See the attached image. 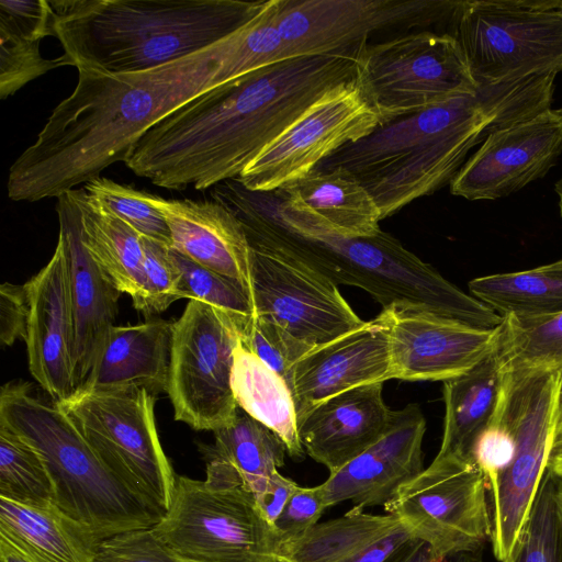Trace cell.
<instances>
[{"instance_id":"1","label":"cell","mask_w":562,"mask_h":562,"mask_svg":"<svg viewBox=\"0 0 562 562\" xmlns=\"http://www.w3.org/2000/svg\"><path fill=\"white\" fill-rule=\"evenodd\" d=\"M289 59L271 11L214 45L136 72L77 68L74 91L9 169L8 196L37 202L127 159L160 120L199 95Z\"/></svg>"},{"instance_id":"2","label":"cell","mask_w":562,"mask_h":562,"mask_svg":"<svg viewBox=\"0 0 562 562\" xmlns=\"http://www.w3.org/2000/svg\"><path fill=\"white\" fill-rule=\"evenodd\" d=\"M363 46L289 58L203 93L150 127L124 164L169 190L236 179L311 104L358 76Z\"/></svg>"},{"instance_id":"3","label":"cell","mask_w":562,"mask_h":562,"mask_svg":"<svg viewBox=\"0 0 562 562\" xmlns=\"http://www.w3.org/2000/svg\"><path fill=\"white\" fill-rule=\"evenodd\" d=\"M555 76L479 83L474 93L380 124L316 168L356 179L383 220L450 182L469 150L494 132L550 109Z\"/></svg>"},{"instance_id":"4","label":"cell","mask_w":562,"mask_h":562,"mask_svg":"<svg viewBox=\"0 0 562 562\" xmlns=\"http://www.w3.org/2000/svg\"><path fill=\"white\" fill-rule=\"evenodd\" d=\"M214 199L336 285L366 291L383 310L428 312L484 330L503 322L502 315L449 282L381 228L369 236H342L281 220L237 181L222 184Z\"/></svg>"},{"instance_id":"5","label":"cell","mask_w":562,"mask_h":562,"mask_svg":"<svg viewBox=\"0 0 562 562\" xmlns=\"http://www.w3.org/2000/svg\"><path fill=\"white\" fill-rule=\"evenodd\" d=\"M269 2L53 0L52 36L76 68L136 72L223 41L255 20Z\"/></svg>"},{"instance_id":"6","label":"cell","mask_w":562,"mask_h":562,"mask_svg":"<svg viewBox=\"0 0 562 562\" xmlns=\"http://www.w3.org/2000/svg\"><path fill=\"white\" fill-rule=\"evenodd\" d=\"M0 424L41 454L54 485L55 506L99 539L151 528L165 515L122 483L59 405L36 395L29 383L1 387Z\"/></svg>"},{"instance_id":"7","label":"cell","mask_w":562,"mask_h":562,"mask_svg":"<svg viewBox=\"0 0 562 562\" xmlns=\"http://www.w3.org/2000/svg\"><path fill=\"white\" fill-rule=\"evenodd\" d=\"M56 403L102 463L132 492L165 514L177 475L160 445L155 396L139 387L79 389Z\"/></svg>"},{"instance_id":"8","label":"cell","mask_w":562,"mask_h":562,"mask_svg":"<svg viewBox=\"0 0 562 562\" xmlns=\"http://www.w3.org/2000/svg\"><path fill=\"white\" fill-rule=\"evenodd\" d=\"M559 0H458L449 21L477 83L562 71Z\"/></svg>"},{"instance_id":"9","label":"cell","mask_w":562,"mask_h":562,"mask_svg":"<svg viewBox=\"0 0 562 562\" xmlns=\"http://www.w3.org/2000/svg\"><path fill=\"white\" fill-rule=\"evenodd\" d=\"M562 370L528 369L505 373L495 419L512 435L515 449L507 468L488 491L493 553L503 561L533 502L547 468L560 408Z\"/></svg>"},{"instance_id":"10","label":"cell","mask_w":562,"mask_h":562,"mask_svg":"<svg viewBox=\"0 0 562 562\" xmlns=\"http://www.w3.org/2000/svg\"><path fill=\"white\" fill-rule=\"evenodd\" d=\"M181 562H280V540L255 495L177 475L169 508L153 527Z\"/></svg>"},{"instance_id":"11","label":"cell","mask_w":562,"mask_h":562,"mask_svg":"<svg viewBox=\"0 0 562 562\" xmlns=\"http://www.w3.org/2000/svg\"><path fill=\"white\" fill-rule=\"evenodd\" d=\"M357 68L381 124L479 88L460 44L449 33L420 31L366 44Z\"/></svg>"},{"instance_id":"12","label":"cell","mask_w":562,"mask_h":562,"mask_svg":"<svg viewBox=\"0 0 562 562\" xmlns=\"http://www.w3.org/2000/svg\"><path fill=\"white\" fill-rule=\"evenodd\" d=\"M437 559L481 553L493 535L487 483L472 461L438 457L384 506Z\"/></svg>"},{"instance_id":"13","label":"cell","mask_w":562,"mask_h":562,"mask_svg":"<svg viewBox=\"0 0 562 562\" xmlns=\"http://www.w3.org/2000/svg\"><path fill=\"white\" fill-rule=\"evenodd\" d=\"M241 225L251 248V303L257 316L313 348L366 323L334 282L262 231Z\"/></svg>"},{"instance_id":"14","label":"cell","mask_w":562,"mask_h":562,"mask_svg":"<svg viewBox=\"0 0 562 562\" xmlns=\"http://www.w3.org/2000/svg\"><path fill=\"white\" fill-rule=\"evenodd\" d=\"M238 331L228 316L190 300L173 322L167 393L175 419L213 432L231 425L238 405L232 386Z\"/></svg>"},{"instance_id":"15","label":"cell","mask_w":562,"mask_h":562,"mask_svg":"<svg viewBox=\"0 0 562 562\" xmlns=\"http://www.w3.org/2000/svg\"><path fill=\"white\" fill-rule=\"evenodd\" d=\"M381 124L358 76L324 93L236 178L248 191L270 193L314 170L341 147Z\"/></svg>"},{"instance_id":"16","label":"cell","mask_w":562,"mask_h":562,"mask_svg":"<svg viewBox=\"0 0 562 562\" xmlns=\"http://www.w3.org/2000/svg\"><path fill=\"white\" fill-rule=\"evenodd\" d=\"M458 0H278L274 24L289 58L336 54L393 26L451 19Z\"/></svg>"},{"instance_id":"17","label":"cell","mask_w":562,"mask_h":562,"mask_svg":"<svg viewBox=\"0 0 562 562\" xmlns=\"http://www.w3.org/2000/svg\"><path fill=\"white\" fill-rule=\"evenodd\" d=\"M562 154V109H548L491 134L450 181L453 195L507 196L542 178Z\"/></svg>"},{"instance_id":"18","label":"cell","mask_w":562,"mask_h":562,"mask_svg":"<svg viewBox=\"0 0 562 562\" xmlns=\"http://www.w3.org/2000/svg\"><path fill=\"white\" fill-rule=\"evenodd\" d=\"M57 199L60 248L72 316V376L77 391L94 368L117 315L121 292L110 282L82 241L78 189Z\"/></svg>"},{"instance_id":"19","label":"cell","mask_w":562,"mask_h":562,"mask_svg":"<svg viewBox=\"0 0 562 562\" xmlns=\"http://www.w3.org/2000/svg\"><path fill=\"white\" fill-rule=\"evenodd\" d=\"M498 327L477 329L428 312L392 308L391 376L442 382L458 376L495 349Z\"/></svg>"},{"instance_id":"20","label":"cell","mask_w":562,"mask_h":562,"mask_svg":"<svg viewBox=\"0 0 562 562\" xmlns=\"http://www.w3.org/2000/svg\"><path fill=\"white\" fill-rule=\"evenodd\" d=\"M391 310L321 346L293 367L290 389L297 419L334 395L392 379L390 360Z\"/></svg>"},{"instance_id":"21","label":"cell","mask_w":562,"mask_h":562,"mask_svg":"<svg viewBox=\"0 0 562 562\" xmlns=\"http://www.w3.org/2000/svg\"><path fill=\"white\" fill-rule=\"evenodd\" d=\"M426 419L418 404L393 411L386 431L363 452L330 473L321 484L328 507L384 506L423 470Z\"/></svg>"},{"instance_id":"22","label":"cell","mask_w":562,"mask_h":562,"mask_svg":"<svg viewBox=\"0 0 562 562\" xmlns=\"http://www.w3.org/2000/svg\"><path fill=\"white\" fill-rule=\"evenodd\" d=\"M30 300L26 333L29 369L55 402L75 392L72 376L74 327L65 263L60 248L25 283Z\"/></svg>"},{"instance_id":"23","label":"cell","mask_w":562,"mask_h":562,"mask_svg":"<svg viewBox=\"0 0 562 562\" xmlns=\"http://www.w3.org/2000/svg\"><path fill=\"white\" fill-rule=\"evenodd\" d=\"M383 383L350 389L324 400L301 418V443L312 459L334 473L386 431L393 411L382 395Z\"/></svg>"},{"instance_id":"24","label":"cell","mask_w":562,"mask_h":562,"mask_svg":"<svg viewBox=\"0 0 562 562\" xmlns=\"http://www.w3.org/2000/svg\"><path fill=\"white\" fill-rule=\"evenodd\" d=\"M170 229L172 248L243 286L251 300V248L235 214L216 201L149 195Z\"/></svg>"},{"instance_id":"25","label":"cell","mask_w":562,"mask_h":562,"mask_svg":"<svg viewBox=\"0 0 562 562\" xmlns=\"http://www.w3.org/2000/svg\"><path fill=\"white\" fill-rule=\"evenodd\" d=\"M281 220L313 225L342 236H369L380 229L381 212L369 192L340 170L315 168L274 191Z\"/></svg>"},{"instance_id":"26","label":"cell","mask_w":562,"mask_h":562,"mask_svg":"<svg viewBox=\"0 0 562 562\" xmlns=\"http://www.w3.org/2000/svg\"><path fill=\"white\" fill-rule=\"evenodd\" d=\"M172 331L173 323L164 319L114 325L80 389L139 387L154 396L167 392Z\"/></svg>"},{"instance_id":"27","label":"cell","mask_w":562,"mask_h":562,"mask_svg":"<svg viewBox=\"0 0 562 562\" xmlns=\"http://www.w3.org/2000/svg\"><path fill=\"white\" fill-rule=\"evenodd\" d=\"M214 438L212 446H201V452L204 481L215 488L241 486L258 497L288 454L282 440L240 407L235 420L214 431Z\"/></svg>"},{"instance_id":"28","label":"cell","mask_w":562,"mask_h":562,"mask_svg":"<svg viewBox=\"0 0 562 562\" xmlns=\"http://www.w3.org/2000/svg\"><path fill=\"white\" fill-rule=\"evenodd\" d=\"M505 373L494 349L469 371L443 381L446 414L438 457L456 456L473 462L477 440L497 415Z\"/></svg>"},{"instance_id":"29","label":"cell","mask_w":562,"mask_h":562,"mask_svg":"<svg viewBox=\"0 0 562 562\" xmlns=\"http://www.w3.org/2000/svg\"><path fill=\"white\" fill-rule=\"evenodd\" d=\"M0 539L33 562H93L99 539L55 505L34 507L0 497Z\"/></svg>"},{"instance_id":"30","label":"cell","mask_w":562,"mask_h":562,"mask_svg":"<svg viewBox=\"0 0 562 562\" xmlns=\"http://www.w3.org/2000/svg\"><path fill=\"white\" fill-rule=\"evenodd\" d=\"M52 36L48 0L0 1V97H12L29 82L58 67L71 66L63 54L44 58L40 43Z\"/></svg>"},{"instance_id":"31","label":"cell","mask_w":562,"mask_h":562,"mask_svg":"<svg viewBox=\"0 0 562 562\" xmlns=\"http://www.w3.org/2000/svg\"><path fill=\"white\" fill-rule=\"evenodd\" d=\"M232 386L238 407L273 431L284 443L291 459H304L305 450L299 436L291 389L240 339L234 352Z\"/></svg>"},{"instance_id":"32","label":"cell","mask_w":562,"mask_h":562,"mask_svg":"<svg viewBox=\"0 0 562 562\" xmlns=\"http://www.w3.org/2000/svg\"><path fill=\"white\" fill-rule=\"evenodd\" d=\"M82 241L110 282L135 306L144 285L142 235L110 213L83 188L78 189Z\"/></svg>"},{"instance_id":"33","label":"cell","mask_w":562,"mask_h":562,"mask_svg":"<svg viewBox=\"0 0 562 562\" xmlns=\"http://www.w3.org/2000/svg\"><path fill=\"white\" fill-rule=\"evenodd\" d=\"M392 514L373 515L353 506L341 517L314 525L280 544V562H346L401 525Z\"/></svg>"},{"instance_id":"34","label":"cell","mask_w":562,"mask_h":562,"mask_svg":"<svg viewBox=\"0 0 562 562\" xmlns=\"http://www.w3.org/2000/svg\"><path fill=\"white\" fill-rule=\"evenodd\" d=\"M470 294L502 316L562 312V259L529 270L475 278Z\"/></svg>"},{"instance_id":"35","label":"cell","mask_w":562,"mask_h":562,"mask_svg":"<svg viewBox=\"0 0 562 562\" xmlns=\"http://www.w3.org/2000/svg\"><path fill=\"white\" fill-rule=\"evenodd\" d=\"M496 352L505 372L562 370V312L536 316H503Z\"/></svg>"},{"instance_id":"36","label":"cell","mask_w":562,"mask_h":562,"mask_svg":"<svg viewBox=\"0 0 562 562\" xmlns=\"http://www.w3.org/2000/svg\"><path fill=\"white\" fill-rule=\"evenodd\" d=\"M502 562H562V479L547 469L528 515Z\"/></svg>"},{"instance_id":"37","label":"cell","mask_w":562,"mask_h":562,"mask_svg":"<svg viewBox=\"0 0 562 562\" xmlns=\"http://www.w3.org/2000/svg\"><path fill=\"white\" fill-rule=\"evenodd\" d=\"M0 497L34 507L55 505L54 485L43 458L29 442L2 424Z\"/></svg>"},{"instance_id":"38","label":"cell","mask_w":562,"mask_h":562,"mask_svg":"<svg viewBox=\"0 0 562 562\" xmlns=\"http://www.w3.org/2000/svg\"><path fill=\"white\" fill-rule=\"evenodd\" d=\"M169 255L181 273L183 299L206 303L231 318L239 338L255 317V310L247 292L236 281L192 261L175 248Z\"/></svg>"},{"instance_id":"39","label":"cell","mask_w":562,"mask_h":562,"mask_svg":"<svg viewBox=\"0 0 562 562\" xmlns=\"http://www.w3.org/2000/svg\"><path fill=\"white\" fill-rule=\"evenodd\" d=\"M110 213L120 217L142 236L172 247L168 224L162 213L149 201L150 193L99 177L82 187Z\"/></svg>"},{"instance_id":"40","label":"cell","mask_w":562,"mask_h":562,"mask_svg":"<svg viewBox=\"0 0 562 562\" xmlns=\"http://www.w3.org/2000/svg\"><path fill=\"white\" fill-rule=\"evenodd\" d=\"M144 249V285L140 301L134 306L144 316L167 310L183 299L181 273L169 255L168 246L142 236Z\"/></svg>"},{"instance_id":"41","label":"cell","mask_w":562,"mask_h":562,"mask_svg":"<svg viewBox=\"0 0 562 562\" xmlns=\"http://www.w3.org/2000/svg\"><path fill=\"white\" fill-rule=\"evenodd\" d=\"M239 339L249 351L282 376L289 387L294 364L314 349L277 323L257 315Z\"/></svg>"},{"instance_id":"42","label":"cell","mask_w":562,"mask_h":562,"mask_svg":"<svg viewBox=\"0 0 562 562\" xmlns=\"http://www.w3.org/2000/svg\"><path fill=\"white\" fill-rule=\"evenodd\" d=\"M93 562H181L151 528L115 533L99 541Z\"/></svg>"},{"instance_id":"43","label":"cell","mask_w":562,"mask_h":562,"mask_svg":"<svg viewBox=\"0 0 562 562\" xmlns=\"http://www.w3.org/2000/svg\"><path fill=\"white\" fill-rule=\"evenodd\" d=\"M327 508L321 484L300 486L273 524L280 544L300 537L316 525Z\"/></svg>"},{"instance_id":"44","label":"cell","mask_w":562,"mask_h":562,"mask_svg":"<svg viewBox=\"0 0 562 562\" xmlns=\"http://www.w3.org/2000/svg\"><path fill=\"white\" fill-rule=\"evenodd\" d=\"M514 449L515 445L512 435L496 419L477 440L472 459L483 472L488 491L495 485L499 474L509 464L514 456Z\"/></svg>"},{"instance_id":"45","label":"cell","mask_w":562,"mask_h":562,"mask_svg":"<svg viewBox=\"0 0 562 562\" xmlns=\"http://www.w3.org/2000/svg\"><path fill=\"white\" fill-rule=\"evenodd\" d=\"M30 314L29 292L25 284L4 282L0 286V341L12 346L26 338Z\"/></svg>"},{"instance_id":"46","label":"cell","mask_w":562,"mask_h":562,"mask_svg":"<svg viewBox=\"0 0 562 562\" xmlns=\"http://www.w3.org/2000/svg\"><path fill=\"white\" fill-rule=\"evenodd\" d=\"M299 487L296 482L277 471L263 493L256 497L262 515L272 526Z\"/></svg>"},{"instance_id":"47","label":"cell","mask_w":562,"mask_h":562,"mask_svg":"<svg viewBox=\"0 0 562 562\" xmlns=\"http://www.w3.org/2000/svg\"><path fill=\"white\" fill-rule=\"evenodd\" d=\"M414 538L412 531L401 524L346 562H386L400 548Z\"/></svg>"},{"instance_id":"48","label":"cell","mask_w":562,"mask_h":562,"mask_svg":"<svg viewBox=\"0 0 562 562\" xmlns=\"http://www.w3.org/2000/svg\"><path fill=\"white\" fill-rule=\"evenodd\" d=\"M386 562H483V560L481 553H459L437 559L426 542L414 538L400 548Z\"/></svg>"},{"instance_id":"49","label":"cell","mask_w":562,"mask_h":562,"mask_svg":"<svg viewBox=\"0 0 562 562\" xmlns=\"http://www.w3.org/2000/svg\"><path fill=\"white\" fill-rule=\"evenodd\" d=\"M547 470L562 479V411L559 408L555 425L551 436Z\"/></svg>"},{"instance_id":"50","label":"cell","mask_w":562,"mask_h":562,"mask_svg":"<svg viewBox=\"0 0 562 562\" xmlns=\"http://www.w3.org/2000/svg\"><path fill=\"white\" fill-rule=\"evenodd\" d=\"M1 562H33L27 555L4 539H0Z\"/></svg>"},{"instance_id":"51","label":"cell","mask_w":562,"mask_h":562,"mask_svg":"<svg viewBox=\"0 0 562 562\" xmlns=\"http://www.w3.org/2000/svg\"><path fill=\"white\" fill-rule=\"evenodd\" d=\"M554 190L559 198V209L562 216V177L555 182Z\"/></svg>"},{"instance_id":"52","label":"cell","mask_w":562,"mask_h":562,"mask_svg":"<svg viewBox=\"0 0 562 562\" xmlns=\"http://www.w3.org/2000/svg\"><path fill=\"white\" fill-rule=\"evenodd\" d=\"M560 408L562 411V379H561V389H560Z\"/></svg>"},{"instance_id":"53","label":"cell","mask_w":562,"mask_h":562,"mask_svg":"<svg viewBox=\"0 0 562 562\" xmlns=\"http://www.w3.org/2000/svg\"><path fill=\"white\" fill-rule=\"evenodd\" d=\"M557 11L562 13V0H559L558 7H557Z\"/></svg>"}]
</instances>
